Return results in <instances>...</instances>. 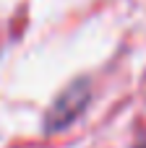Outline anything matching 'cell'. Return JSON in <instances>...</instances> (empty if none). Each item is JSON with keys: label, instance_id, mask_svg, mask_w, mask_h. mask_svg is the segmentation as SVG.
Returning <instances> with one entry per match:
<instances>
[{"label": "cell", "instance_id": "1", "mask_svg": "<svg viewBox=\"0 0 146 148\" xmlns=\"http://www.w3.org/2000/svg\"><path fill=\"white\" fill-rule=\"evenodd\" d=\"M89 96H91L89 81H76V83H71V86L55 99V104L50 107V112H47V117H44V130H47V133H55V130H63V127L73 125V122L81 117V112L86 109Z\"/></svg>", "mask_w": 146, "mask_h": 148}, {"label": "cell", "instance_id": "2", "mask_svg": "<svg viewBox=\"0 0 146 148\" xmlns=\"http://www.w3.org/2000/svg\"><path fill=\"white\" fill-rule=\"evenodd\" d=\"M136 148H146V135H144V138H141V143H138V146H136Z\"/></svg>", "mask_w": 146, "mask_h": 148}]
</instances>
